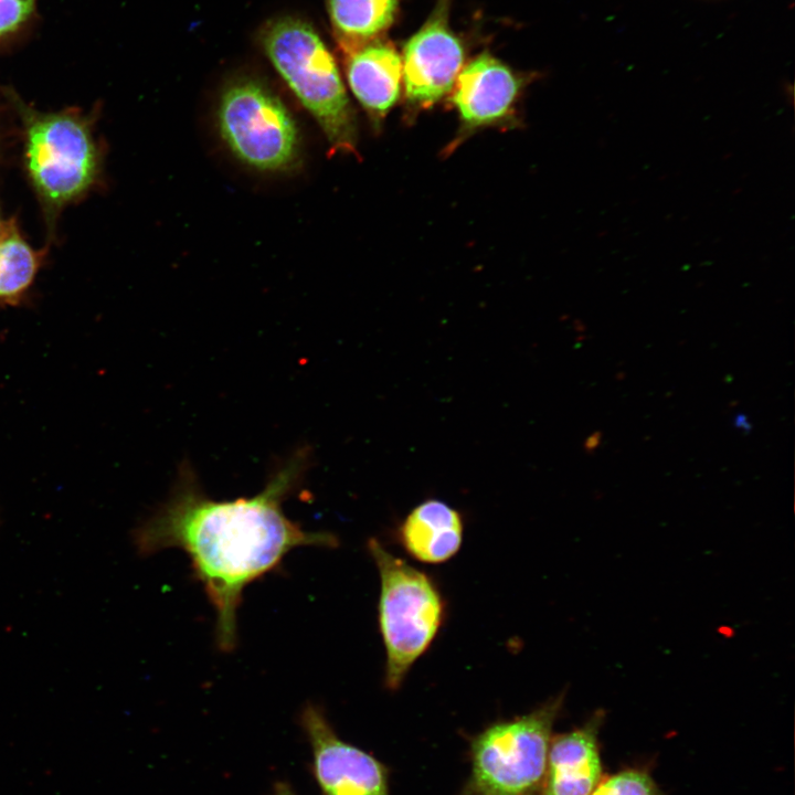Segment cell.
I'll use <instances>...</instances> for the list:
<instances>
[{"label":"cell","instance_id":"7c38bea8","mask_svg":"<svg viewBox=\"0 0 795 795\" xmlns=\"http://www.w3.org/2000/svg\"><path fill=\"white\" fill-rule=\"evenodd\" d=\"M401 543L413 558L442 563L457 553L463 540L460 515L447 504L431 499L405 518L399 531Z\"/></svg>","mask_w":795,"mask_h":795},{"label":"cell","instance_id":"7a4b0ae2","mask_svg":"<svg viewBox=\"0 0 795 795\" xmlns=\"http://www.w3.org/2000/svg\"><path fill=\"white\" fill-rule=\"evenodd\" d=\"M9 97L21 121L26 177L51 241L61 212L88 194L102 178L95 116L74 107L41 112L15 94Z\"/></svg>","mask_w":795,"mask_h":795},{"label":"cell","instance_id":"d6986e66","mask_svg":"<svg viewBox=\"0 0 795 795\" xmlns=\"http://www.w3.org/2000/svg\"><path fill=\"white\" fill-rule=\"evenodd\" d=\"M8 224V220H3L0 211V235L3 233L6 226Z\"/></svg>","mask_w":795,"mask_h":795},{"label":"cell","instance_id":"277c9868","mask_svg":"<svg viewBox=\"0 0 795 795\" xmlns=\"http://www.w3.org/2000/svg\"><path fill=\"white\" fill-rule=\"evenodd\" d=\"M565 691L531 712L492 723L470 741V774L459 795H538Z\"/></svg>","mask_w":795,"mask_h":795},{"label":"cell","instance_id":"ba28073f","mask_svg":"<svg viewBox=\"0 0 795 795\" xmlns=\"http://www.w3.org/2000/svg\"><path fill=\"white\" fill-rule=\"evenodd\" d=\"M448 7L439 1L427 22L406 42L402 60L405 98L428 108L452 91L464 65V49L448 26Z\"/></svg>","mask_w":795,"mask_h":795},{"label":"cell","instance_id":"30bf717a","mask_svg":"<svg viewBox=\"0 0 795 795\" xmlns=\"http://www.w3.org/2000/svg\"><path fill=\"white\" fill-rule=\"evenodd\" d=\"M605 711L597 709L581 727L552 735L538 795H591L604 777L600 730Z\"/></svg>","mask_w":795,"mask_h":795},{"label":"cell","instance_id":"2e32d148","mask_svg":"<svg viewBox=\"0 0 795 795\" xmlns=\"http://www.w3.org/2000/svg\"><path fill=\"white\" fill-rule=\"evenodd\" d=\"M36 0H0V36L18 30L31 15Z\"/></svg>","mask_w":795,"mask_h":795},{"label":"cell","instance_id":"6da1fadb","mask_svg":"<svg viewBox=\"0 0 795 795\" xmlns=\"http://www.w3.org/2000/svg\"><path fill=\"white\" fill-rule=\"evenodd\" d=\"M307 454L286 462L251 498L214 500L202 490L193 469L183 465L168 500L134 533L142 555L177 548L187 553L193 574L216 613L218 647L237 643V610L246 585L275 570L299 547L335 548L326 531H308L286 517L284 500L299 484Z\"/></svg>","mask_w":795,"mask_h":795},{"label":"cell","instance_id":"ac0fdd59","mask_svg":"<svg viewBox=\"0 0 795 795\" xmlns=\"http://www.w3.org/2000/svg\"><path fill=\"white\" fill-rule=\"evenodd\" d=\"M600 442H601V433L596 432V433L592 434L585 441L584 447L589 452L594 451L598 446Z\"/></svg>","mask_w":795,"mask_h":795},{"label":"cell","instance_id":"e0dca14e","mask_svg":"<svg viewBox=\"0 0 795 795\" xmlns=\"http://www.w3.org/2000/svg\"><path fill=\"white\" fill-rule=\"evenodd\" d=\"M273 795H297L293 787L286 782H276Z\"/></svg>","mask_w":795,"mask_h":795},{"label":"cell","instance_id":"4fadbf2b","mask_svg":"<svg viewBox=\"0 0 795 795\" xmlns=\"http://www.w3.org/2000/svg\"><path fill=\"white\" fill-rule=\"evenodd\" d=\"M399 0H327L337 42L347 55L375 40L394 20Z\"/></svg>","mask_w":795,"mask_h":795},{"label":"cell","instance_id":"3957f363","mask_svg":"<svg viewBox=\"0 0 795 795\" xmlns=\"http://www.w3.org/2000/svg\"><path fill=\"white\" fill-rule=\"evenodd\" d=\"M265 53L315 117L332 152H354L357 124L333 56L315 29L296 18H280L262 33Z\"/></svg>","mask_w":795,"mask_h":795},{"label":"cell","instance_id":"5b68a950","mask_svg":"<svg viewBox=\"0 0 795 795\" xmlns=\"http://www.w3.org/2000/svg\"><path fill=\"white\" fill-rule=\"evenodd\" d=\"M368 549L381 580L379 624L386 653L385 685L395 690L430 647L444 617V602L433 581L388 551L377 539Z\"/></svg>","mask_w":795,"mask_h":795},{"label":"cell","instance_id":"5bb4252c","mask_svg":"<svg viewBox=\"0 0 795 795\" xmlns=\"http://www.w3.org/2000/svg\"><path fill=\"white\" fill-rule=\"evenodd\" d=\"M47 246L34 250L21 234L15 219L0 235V304L17 306L24 298L43 264Z\"/></svg>","mask_w":795,"mask_h":795},{"label":"cell","instance_id":"8fae6325","mask_svg":"<svg viewBox=\"0 0 795 795\" xmlns=\"http://www.w3.org/2000/svg\"><path fill=\"white\" fill-rule=\"evenodd\" d=\"M348 84L374 125L396 103L402 82V60L394 47L373 40L347 54Z\"/></svg>","mask_w":795,"mask_h":795},{"label":"cell","instance_id":"52a82bcc","mask_svg":"<svg viewBox=\"0 0 795 795\" xmlns=\"http://www.w3.org/2000/svg\"><path fill=\"white\" fill-rule=\"evenodd\" d=\"M299 722L310 744L311 772L321 795H390L388 768L341 740L319 706L308 702Z\"/></svg>","mask_w":795,"mask_h":795},{"label":"cell","instance_id":"8992f818","mask_svg":"<svg viewBox=\"0 0 795 795\" xmlns=\"http://www.w3.org/2000/svg\"><path fill=\"white\" fill-rule=\"evenodd\" d=\"M218 125L230 150L252 168L280 171L296 160V125L280 99L257 82L240 81L223 93Z\"/></svg>","mask_w":795,"mask_h":795},{"label":"cell","instance_id":"9a60e30c","mask_svg":"<svg viewBox=\"0 0 795 795\" xmlns=\"http://www.w3.org/2000/svg\"><path fill=\"white\" fill-rule=\"evenodd\" d=\"M591 795H665L646 768L629 767L604 776Z\"/></svg>","mask_w":795,"mask_h":795},{"label":"cell","instance_id":"9c48e42d","mask_svg":"<svg viewBox=\"0 0 795 795\" xmlns=\"http://www.w3.org/2000/svg\"><path fill=\"white\" fill-rule=\"evenodd\" d=\"M522 81L488 53L473 59L460 70L452 93L460 134L505 124L515 116Z\"/></svg>","mask_w":795,"mask_h":795}]
</instances>
